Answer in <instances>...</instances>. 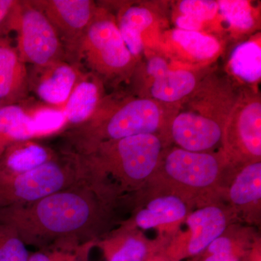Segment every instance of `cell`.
<instances>
[{
    "label": "cell",
    "mask_w": 261,
    "mask_h": 261,
    "mask_svg": "<svg viewBox=\"0 0 261 261\" xmlns=\"http://www.w3.org/2000/svg\"><path fill=\"white\" fill-rule=\"evenodd\" d=\"M229 166L221 149L200 152L176 147L165 148L149 181L191 199L218 187Z\"/></svg>",
    "instance_id": "cell-4"
},
{
    "label": "cell",
    "mask_w": 261,
    "mask_h": 261,
    "mask_svg": "<svg viewBox=\"0 0 261 261\" xmlns=\"http://www.w3.org/2000/svg\"><path fill=\"white\" fill-rule=\"evenodd\" d=\"M204 261H239L233 253L210 254Z\"/></svg>",
    "instance_id": "cell-30"
},
{
    "label": "cell",
    "mask_w": 261,
    "mask_h": 261,
    "mask_svg": "<svg viewBox=\"0 0 261 261\" xmlns=\"http://www.w3.org/2000/svg\"><path fill=\"white\" fill-rule=\"evenodd\" d=\"M218 4L221 20L234 35L250 34L258 27V12L250 1L221 0Z\"/></svg>",
    "instance_id": "cell-23"
},
{
    "label": "cell",
    "mask_w": 261,
    "mask_h": 261,
    "mask_svg": "<svg viewBox=\"0 0 261 261\" xmlns=\"http://www.w3.org/2000/svg\"><path fill=\"white\" fill-rule=\"evenodd\" d=\"M151 42L159 54L171 63L190 69L202 70L208 66L223 50L219 39L211 34L176 28L161 32Z\"/></svg>",
    "instance_id": "cell-11"
},
{
    "label": "cell",
    "mask_w": 261,
    "mask_h": 261,
    "mask_svg": "<svg viewBox=\"0 0 261 261\" xmlns=\"http://www.w3.org/2000/svg\"><path fill=\"white\" fill-rule=\"evenodd\" d=\"M84 73L66 61L32 65L28 70L29 92L49 106L62 109Z\"/></svg>",
    "instance_id": "cell-13"
},
{
    "label": "cell",
    "mask_w": 261,
    "mask_h": 261,
    "mask_svg": "<svg viewBox=\"0 0 261 261\" xmlns=\"http://www.w3.org/2000/svg\"><path fill=\"white\" fill-rule=\"evenodd\" d=\"M118 247L109 261H142L148 253L147 240L140 233L129 230L116 235Z\"/></svg>",
    "instance_id": "cell-24"
},
{
    "label": "cell",
    "mask_w": 261,
    "mask_h": 261,
    "mask_svg": "<svg viewBox=\"0 0 261 261\" xmlns=\"http://www.w3.org/2000/svg\"><path fill=\"white\" fill-rule=\"evenodd\" d=\"M205 75L202 70L172 66L165 57L154 53L145 64H137L130 81L138 97L178 106L193 94Z\"/></svg>",
    "instance_id": "cell-7"
},
{
    "label": "cell",
    "mask_w": 261,
    "mask_h": 261,
    "mask_svg": "<svg viewBox=\"0 0 261 261\" xmlns=\"http://www.w3.org/2000/svg\"><path fill=\"white\" fill-rule=\"evenodd\" d=\"M221 150L230 166L261 159V99L258 90L242 88L225 125Z\"/></svg>",
    "instance_id": "cell-8"
},
{
    "label": "cell",
    "mask_w": 261,
    "mask_h": 261,
    "mask_svg": "<svg viewBox=\"0 0 261 261\" xmlns=\"http://www.w3.org/2000/svg\"><path fill=\"white\" fill-rule=\"evenodd\" d=\"M25 243L10 225L0 222V261H27Z\"/></svg>",
    "instance_id": "cell-26"
},
{
    "label": "cell",
    "mask_w": 261,
    "mask_h": 261,
    "mask_svg": "<svg viewBox=\"0 0 261 261\" xmlns=\"http://www.w3.org/2000/svg\"><path fill=\"white\" fill-rule=\"evenodd\" d=\"M234 173L228 186L227 197L237 211L247 214L258 211L261 200V161L231 166Z\"/></svg>",
    "instance_id": "cell-19"
},
{
    "label": "cell",
    "mask_w": 261,
    "mask_h": 261,
    "mask_svg": "<svg viewBox=\"0 0 261 261\" xmlns=\"http://www.w3.org/2000/svg\"><path fill=\"white\" fill-rule=\"evenodd\" d=\"M27 261H53L51 260L50 257L46 255V254L40 253V252H37V253L34 254V255H31L29 257L28 260Z\"/></svg>",
    "instance_id": "cell-31"
},
{
    "label": "cell",
    "mask_w": 261,
    "mask_h": 261,
    "mask_svg": "<svg viewBox=\"0 0 261 261\" xmlns=\"http://www.w3.org/2000/svg\"><path fill=\"white\" fill-rule=\"evenodd\" d=\"M84 179L78 155L64 152L28 172L0 176V209L35 202Z\"/></svg>",
    "instance_id": "cell-6"
},
{
    "label": "cell",
    "mask_w": 261,
    "mask_h": 261,
    "mask_svg": "<svg viewBox=\"0 0 261 261\" xmlns=\"http://www.w3.org/2000/svg\"><path fill=\"white\" fill-rule=\"evenodd\" d=\"M20 3L18 0H0V38L18 31Z\"/></svg>",
    "instance_id": "cell-28"
},
{
    "label": "cell",
    "mask_w": 261,
    "mask_h": 261,
    "mask_svg": "<svg viewBox=\"0 0 261 261\" xmlns=\"http://www.w3.org/2000/svg\"><path fill=\"white\" fill-rule=\"evenodd\" d=\"M53 149L31 140L8 146L0 157V176H14L32 171L58 157Z\"/></svg>",
    "instance_id": "cell-21"
},
{
    "label": "cell",
    "mask_w": 261,
    "mask_h": 261,
    "mask_svg": "<svg viewBox=\"0 0 261 261\" xmlns=\"http://www.w3.org/2000/svg\"><path fill=\"white\" fill-rule=\"evenodd\" d=\"M207 249L210 254H234L233 242L229 237L225 236L224 233L215 240Z\"/></svg>",
    "instance_id": "cell-29"
},
{
    "label": "cell",
    "mask_w": 261,
    "mask_h": 261,
    "mask_svg": "<svg viewBox=\"0 0 261 261\" xmlns=\"http://www.w3.org/2000/svg\"><path fill=\"white\" fill-rule=\"evenodd\" d=\"M80 56L104 84L130 81L138 64L121 37L116 17L99 6L84 36Z\"/></svg>",
    "instance_id": "cell-5"
},
{
    "label": "cell",
    "mask_w": 261,
    "mask_h": 261,
    "mask_svg": "<svg viewBox=\"0 0 261 261\" xmlns=\"http://www.w3.org/2000/svg\"><path fill=\"white\" fill-rule=\"evenodd\" d=\"M260 33L240 43L230 54L228 77L242 88L258 90L261 79Z\"/></svg>",
    "instance_id": "cell-20"
},
{
    "label": "cell",
    "mask_w": 261,
    "mask_h": 261,
    "mask_svg": "<svg viewBox=\"0 0 261 261\" xmlns=\"http://www.w3.org/2000/svg\"><path fill=\"white\" fill-rule=\"evenodd\" d=\"M164 189L137 211L135 224L147 230L165 225L175 224L186 219L191 199L172 190Z\"/></svg>",
    "instance_id": "cell-14"
},
{
    "label": "cell",
    "mask_w": 261,
    "mask_h": 261,
    "mask_svg": "<svg viewBox=\"0 0 261 261\" xmlns=\"http://www.w3.org/2000/svg\"><path fill=\"white\" fill-rule=\"evenodd\" d=\"M189 227L187 250L189 255L203 252L227 229L229 218L224 207L207 204L190 213L186 218Z\"/></svg>",
    "instance_id": "cell-15"
},
{
    "label": "cell",
    "mask_w": 261,
    "mask_h": 261,
    "mask_svg": "<svg viewBox=\"0 0 261 261\" xmlns=\"http://www.w3.org/2000/svg\"><path fill=\"white\" fill-rule=\"evenodd\" d=\"M2 106L1 105H0V109H1Z\"/></svg>",
    "instance_id": "cell-32"
},
{
    "label": "cell",
    "mask_w": 261,
    "mask_h": 261,
    "mask_svg": "<svg viewBox=\"0 0 261 261\" xmlns=\"http://www.w3.org/2000/svg\"><path fill=\"white\" fill-rule=\"evenodd\" d=\"M36 137L29 111L19 104L0 109V157L8 146Z\"/></svg>",
    "instance_id": "cell-22"
},
{
    "label": "cell",
    "mask_w": 261,
    "mask_h": 261,
    "mask_svg": "<svg viewBox=\"0 0 261 261\" xmlns=\"http://www.w3.org/2000/svg\"><path fill=\"white\" fill-rule=\"evenodd\" d=\"M177 107L138 96H106L92 118L70 128L65 137L73 147L71 152L80 154L102 142L145 134L161 136L165 143Z\"/></svg>",
    "instance_id": "cell-2"
},
{
    "label": "cell",
    "mask_w": 261,
    "mask_h": 261,
    "mask_svg": "<svg viewBox=\"0 0 261 261\" xmlns=\"http://www.w3.org/2000/svg\"><path fill=\"white\" fill-rule=\"evenodd\" d=\"M165 148L161 136L145 134L102 142L78 154L89 178L105 185L112 178L113 190L119 194L149 181Z\"/></svg>",
    "instance_id": "cell-3"
},
{
    "label": "cell",
    "mask_w": 261,
    "mask_h": 261,
    "mask_svg": "<svg viewBox=\"0 0 261 261\" xmlns=\"http://www.w3.org/2000/svg\"><path fill=\"white\" fill-rule=\"evenodd\" d=\"M173 14L190 17L204 25L221 20L218 1L211 0H182L176 3Z\"/></svg>",
    "instance_id": "cell-25"
},
{
    "label": "cell",
    "mask_w": 261,
    "mask_h": 261,
    "mask_svg": "<svg viewBox=\"0 0 261 261\" xmlns=\"http://www.w3.org/2000/svg\"><path fill=\"white\" fill-rule=\"evenodd\" d=\"M16 49L25 64L44 65L66 61L64 47L46 15L30 3L21 1ZM67 62V61H66Z\"/></svg>",
    "instance_id": "cell-9"
},
{
    "label": "cell",
    "mask_w": 261,
    "mask_h": 261,
    "mask_svg": "<svg viewBox=\"0 0 261 261\" xmlns=\"http://www.w3.org/2000/svg\"><path fill=\"white\" fill-rule=\"evenodd\" d=\"M116 18L119 32L130 54L140 63L145 54L143 37L155 25L153 8L143 3H121Z\"/></svg>",
    "instance_id": "cell-17"
},
{
    "label": "cell",
    "mask_w": 261,
    "mask_h": 261,
    "mask_svg": "<svg viewBox=\"0 0 261 261\" xmlns=\"http://www.w3.org/2000/svg\"><path fill=\"white\" fill-rule=\"evenodd\" d=\"M116 197L85 178L35 202L0 209V222L14 228L25 245L89 241L113 224Z\"/></svg>",
    "instance_id": "cell-1"
},
{
    "label": "cell",
    "mask_w": 261,
    "mask_h": 261,
    "mask_svg": "<svg viewBox=\"0 0 261 261\" xmlns=\"http://www.w3.org/2000/svg\"><path fill=\"white\" fill-rule=\"evenodd\" d=\"M29 93L28 69L8 37L0 38V105L23 102Z\"/></svg>",
    "instance_id": "cell-16"
},
{
    "label": "cell",
    "mask_w": 261,
    "mask_h": 261,
    "mask_svg": "<svg viewBox=\"0 0 261 261\" xmlns=\"http://www.w3.org/2000/svg\"><path fill=\"white\" fill-rule=\"evenodd\" d=\"M226 123L206 119L178 106L166 135L176 147L192 152H215L221 149Z\"/></svg>",
    "instance_id": "cell-12"
},
{
    "label": "cell",
    "mask_w": 261,
    "mask_h": 261,
    "mask_svg": "<svg viewBox=\"0 0 261 261\" xmlns=\"http://www.w3.org/2000/svg\"><path fill=\"white\" fill-rule=\"evenodd\" d=\"M104 83L92 73H84L63 106L66 125L80 126L92 118L106 97Z\"/></svg>",
    "instance_id": "cell-18"
},
{
    "label": "cell",
    "mask_w": 261,
    "mask_h": 261,
    "mask_svg": "<svg viewBox=\"0 0 261 261\" xmlns=\"http://www.w3.org/2000/svg\"><path fill=\"white\" fill-rule=\"evenodd\" d=\"M53 24L61 39L66 61L80 68L84 36L99 6L91 0H32Z\"/></svg>",
    "instance_id": "cell-10"
},
{
    "label": "cell",
    "mask_w": 261,
    "mask_h": 261,
    "mask_svg": "<svg viewBox=\"0 0 261 261\" xmlns=\"http://www.w3.org/2000/svg\"><path fill=\"white\" fill-rule=\"evenodd\" d=\"M37 136L47 135L61 130L66 126L63 109L58 108H39L29 111Z\"/></svg>",
    "instance_id": "cell-27"
}]
</instances>
